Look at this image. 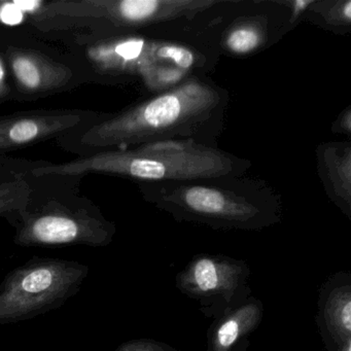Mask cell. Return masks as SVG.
Masks as SVG:
<instances>
[{
	"instance_id": "cell-1",
	"label": "cell",
	"mask_w": 351,
	"mask_h": 351,
	"mask_svg": "<svg viewBox=\"0 0 351 351\" xmlns=\"http://www.w3.org/2000/svg\"><path fill=\"white\" fill-rule=\"evenodd\" d=\"M229 102L227 89L207 75H194L94 125L84 133L82 143L93 149L167 141L217 147Z\"/></svg>"
},
{
	"instance_id": "cell-2",
	"label": "cell",
	"mask_w": 351,
	"mask_h": 351,
	"mask_svg": "<svg viewBox=\"0 0 351 351\" xmlns=\"http://www.w3.org/2000/svg\"><path fill=\"white\" fill-rule=\"evenodd\" d=\"M137 184L147 203L180 223L219 231H262L282 219L277 191L245 176Z\"/></svg>"
},
{
	"instance_id": "cell-3",
	"label": "cell",
	"mask_w": 351,
	"mask_h": 351,
	"mask_svg": "<svg viewBox=\"0 0 351 351\" xmlns=\"http://www.w3.org/2000/svg\"><path fill=\"white\" fill-rule=\"evenodd\" d=\"M252 162L219 147L195 141H167L104 151L59 165L43 166L34 176L106 173L137 182H182L245 176Z\"/></svg>"
},
{
	"instance_id": "cell-4",
	"label": "cell",
	"mask_w": 351,
	"mask_h": 351,
	"mask_svg": "<svg viewBox=\"0 0 351 351\" xmlns=\"http://www.w3.org/2000/svg\"><path fill=\"white\" fill-rule=\"evenodd\" d=\"M89 266L34 256L0 282V326L34 319L62 307L81 291Z\"/></svg>"
},
{
	"instance_id": "cell-5",
	"label": "cell",
	"mask_w": 351,
	"mask_h": 351,
	"mask_svg": "<svg viewBox=\"0 0 351 351\" xmlns=\"http://www.w3.org/2000/svg\"><path fill=\"white\" fill-rule=\"evenodd\" d=\"M14 228V242L22 247H106L117 233L114 223L97 208L58 199L36 204L29 201Z\"/></svg>"
},
{
	"instance_id": "cell-6",
	"label": "cell",
	"mask_w": 351,
	"mask_h": 351,
	"mask_svg": "<svg viewBox=\"0 0 351 351\" xmlns=\"http://www.w3.org/2000/svg\"><path fill=\"white\" fill-rule=\"evenodd\" d=\"M225 0H82L55 1L47 13L69 17H96L116 32H145L195 23Z\"/></svg>"
},
{
	"instance_id": "cell-7",
	"label": "cell",
	"mask_w": 351,
	"mask_h": 351,
	"mask_svg": "<svg viewBox=\"0 0 351 351\" xmlns=\"http://www.w3.org/2000/svg\"><path fill=\"white\" fill-rule=\"evenodd\" d=\"M250 266L225 254H199L178 273L176 285L199 310L213 320L239 306L252 295Z\"/></svg>"
},
{
	"instance_id": "cell-8",
	"label": "cell",
	"mask_w": 351,
	"mask_h": 351,
	"mask_svg": "<svg viewBox=\"0 0 351 351\" xmlns=\"http://www.w3.org/2000/svg\"><path fill=\"white\" fill-rule=\"evenodd\" d=\"M236 0L221 10L215 18V43L221 55L246 58L254 56L276 44L293 29L289 23V11L282 0L269 1Z\"/></svg>"
},
{
	"instance_id": "cell-9",
	"label": "cell",
	"mask_w": 351,
	"mask_h": 351,
	"mask_svg": "<svg viewBox=\"0 0 351 351\" xmlns=\"http://www.w3.org/2000/svg\"><path fill=\"white\" fill-rule=\"evenodd\" d=\"M316 324L326 350L351 340V275L338 272L319 289Z\"/></svg>"
},
{
	"instance_id": "cell-10",
	"label": "cell",
	"mask_w": 351,
	"mask_h": 351,
	"mask_svg": "<svg viewBox=\"0 0 351 351\" xmlns=\"http://www.w3.org/2000/svg\"><path fill=\"white\" fill-rule=\"evenodd\" d=\"M81 112L24 114L0 118V152L18 149L73 130L83 122Z\"/></svg>"
},
{
	"instance_id": "cell-11",
	"label": "cell",
	"mask_w": 351,
	"mask_h": 351,
	"mask_svg": "<svg viewBox=\"0 0 351 351\" xmlns=\"http://www.w3.org/2000/svg\"><path fill=\"white\" fill-rule=\"evenodd\" d=\"M264 317V304L254 295L221 317L207 330V351H247L250 337Z\"/></svg>"
},
{
	"instance_id": "cell-12",
	"label": "cell",
	"mask_w": 351,
	"mask_h": 351,
	"mask_svg": "<svg viewBox=\"0 0 351 351\" xmlns=\"http://www.w3.org/2000/svg\"><path fill=\"white\" fill-rule=\"evenodd\" d=\"M8 61L16 85L29 94L46 93L67 85L73 71L36 51L12 49L7 52Z\"/></svg>"
},
{
	"instance_id": "cell-13",
	"label": "cell",
	"mask_w": 351,
	"mask_h": 351,
	"mask_svg": "<svg viewBox=\"0 0 351 351\" xmlns=\"http://www.w3.org/2000/svg\"><path fill=\"white\" fill-rule=\"evenodd\" d=\"M316 167L328 199L351 219L350 141H328L318 145Z\"/></svg>"
},
{
	"instance_id": "cell-14",
	"label": "cell",
	"mask_w": 351,
	"mask_h": 351,
	"mask_svg": "<svg viewBox=\"0 0 351 351\" xmlns=\"http://www.w3.org/2000/svg\"><path fill=\"white\" fill-rule=\"evenodd\" d=\"M303 19L332 34H349L351 0H312Z\"/></svg>"
},
{
	"instance_id": "cell-15",
	"label": "cell",
	"mask_w": 351,
	"mask_h": 351,
	"mask_svg": "<svg viewBox=\"0 0 351 351\" xmlns=\"http://www.w3.org/2000/svg\"><path fill=\"white\" fill-rule=\"evenodd\" d=\"M30 200V189L25 182L0 184V217L7 219L14 227Z\"/></svg>"
},
{
	"instance_id": "cell-16",
	"label": "cell",
	"mask_w": 351,
	"mask_h": 351,
	"mask_svg": "<svg viewBox=\"0 0 351 351\" xmlns=\"http://www.w3.org/2000/svg\"><path fill=\"white\" fill-rule=\"evenodd\" d=\"M114 351H188L174 348L171 345L154 339H135L122 343Z\"/></svg>"
},
{
	"instance_id": "cell-17",
	"label": "cell",
	"mask_w": 351,
	"mask_h": 351,
	"mask_svg": "<svg viewBox=\"0 0 351 351\" xmlns=\"http://www.w3.org/2000/svg\"><path fill=\"white\" fill-rule=\"evenodd\" d=\"M24 13L15 3H0V21L8 25H17L23 20Z\"/></svg>"
},
{
	"instance_id": "cell-18",
	"label": "cell",
	"mask_w": 351,
	"mask_h": 351,
	"mask_svg": "<svg viewBox=\"0 0 351 351\" xmlns=\"http://www.w3.org/2000/svg\"><path fill=\"white\" fill-rule=\"evenodd\" d=\"M332 132L337 134L351 135V106H347L334 121Z\"/></svg>"
},
{
	"instance_id": "cell-19",
	"label": "cell",
	"mask_w": 351,
	"mask_h": 351,
	"mask_svg": "<svg viewBox=\"0 0 351 351\" xmlns=\"http://www.w3.org/2000/svg\"><path fill=\"white\" fill-rule=\"evenodd\" d=\"M10 87L8 84L7 69L3 59L0 58V100L9 96Z\"/></svg>"
},
{
	"instance_id": "cell-20",
	"label": "cell",
	"mask_w": 351,
	"mask_h": 351,
	"mask_svg": "<svg viewBox=\"0 0 351 351\" xmlns=\"http://www.w3.org/2000/svg\"><path fill=\"white\" fill-rule=\"evenodd\" d=\"M335 351H351V340L343 343Z\"/></svg>"
}]
</instances>
